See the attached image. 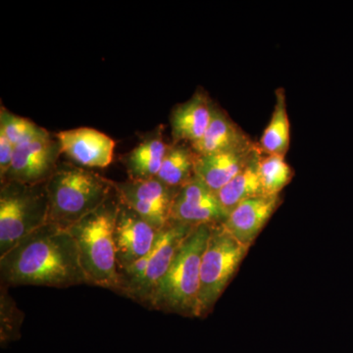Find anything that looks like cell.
Returning <instances> with one entry per match:
<instances>
[{"label": "cell", "instance_id": "obj_11", "mask_svg": "<svg viewBox=\"0 0 353 353\" xmlns=\"http://www.w3.org/2000/svg\"><path fill=\"white\" fill-rule=\"evenodd\" d=\"M160 231L119 201L114 228L119 272L150 254Z\"/></svg>", "mask_w": 353, "mask_h": 353}, {"label": "cell", "instance_id": "obj_9", "mask_svg": "<svg viewBox=\"0 0 353 353\" xmlns=\"http://www.w3.org/2000/svg\"><path fill=\"white\" fill-rule=\"evenodd\" d=\"M196 226L170 222L158 234L150 253L145 274L125 290V296L141 303H150L155 288L166 275L183 241Z\"/></svg>", "mask_w": 353, "mask_h": 353}, {"label": "cell", "instance_id": "obj_14", "mask_svg": "<svg viewBox=\"0 0 353 353\" xmlns=\"http://www.w3.org/2000/svg\"><path fill=\"white\" fill-rule=\"evenodd\" d=\"M279 201V196L252 197L236 206L222 225L239 243L250 248L275 212Z\"/></svg>", "mask_w": 353, "mask_h": 353}, {"label": "cell", "instance_id": "obj_15", "mask_svg": "<svg viewBox=\"0 0 353 353\" xmlns=\"http://www.w3.org/2000/svg\"><path fill=\"white\" fill-rule=\"evenodd\" d=\"M213 105L203 90H196L189 101L176 105L170 115L173 143L192 145L199 141L208 130Z\"/></svg>", "mask_w": 353, "mask_h": 353}, {"label": "cell", "instance_id": "obj_16", "mask_svg": "<svg viewBox=\"0 0 353 353\" xmlns=\"http://www.w3.org/2000/svg\"><path fill=\"white\" fill-rule=\"evenodd\" d=\"M253 143H255L228 114L214 104L208 130L203 137L190 148L196 155H206L241 150Z\"/></svg>", "mask_w": 353, "mask_h": 353}, {"label": "cell", "instance_id": "obj_10", "mask_svg": "<svg viewBox=\"0 0 353 353\" xmlns=\"http://www.w3.org/2000/svg\"><path fill=\"white\" fill-rule=\"evenodd\" d=\"M227 217L215 192L194 176L176 192L170 222L190 226L215 225L222 224Z\"/></svg>", "mask_w": 353, "mask_h": 353}, {"label": "cell", "instance_id": "obj_22", "mask_svg": "<svg viewBox=\"0 0 353 353\" xmlns=\"http://www.w3.org/2000/svg\"><path fill=\"white\" fill-rule=\"evenodd\" d=\"M0 132L14 145L17 146L37 138L48 131L27 118L20 117L1 106L0 108Z\"/></svg>", "mask_w": 353, "mask_h": 353}, {"label": "cell", "instance_id": "obj_8", "mask_svg": "<svg viewBox=\"0 0 353 353\" xmlns=\"http://www.w3.org/2000/svg\"><path fill=\"white\" fill-rule=\"evenodd\" d=\"M61 148L57 137L50 132L16 146L10 169L1 183L18 182L26 185L46 183L57 171Z\"/></svg>", "mask_w": 353, "mask_h": 353}, {"label": "cell", "instance_id": "obj_5", "mask_svg": "<svg viewBox=\"0 0 353 353\" xmlns=\"http://www.w3.org/2000/svg\"><path fill=\"white\" fill-rule=\"evenodd\" d=\"M48 223H50V201L46 183L37 185L1 183L0 256Z\"/></svg>", "mask_w": 353, "mask_h": 353}, {"label": "cell", "instance_id": "obj_20", "mask_svg": "<svg viewBox=\"0 0 353 353\" xmlns=\"http://www.w3.org/2000/svg\"><path fill=\"white\" fill-rule=\"evenodd\" d=\"M196 153L185 143H172L167 148L157 179L172 189H180L194 176Z\"/></svg>", "mask_w": 353, "mask_h": 353}, {"label": "cell", "instance_id": "obj_19", "mask_svg": "<svg viewBox=\"0 0 353 353\" xmlns=\"http://www.w3.org/2000/svg\"><path fill=\"white\" fill-rule=\"evenodd\" d=\"M261 155L255 158L233 180L216 192L218 201L228 215L241 202L252 197L264 196L259 172V162Z\"/></svg>", "mask_w": 353, "mask_h": 353}, {"label": "cell", "instance_id": "obj_4", "mask_svg": "<svg viewBox=\"0 0 353 353\" xmlns=\"http://www.w3.org/2000/svg\"><path fill=\"white\" fill-rule=\"evenodd\" d=\"M212 225L192 229L166 275L155 288L148 305L157 310L199 317L202 254Z\"/></svg>", "mask_w": 353, "mask_h": 353}, {"label": "cell", "instance_id": "obj_6", "mask_svg": "<svg viewBox=\"0 0 353 353\" xmlns=\"http://www.w3.org/2000/svg\"><path fill=\"white\" fill-rule=\"evenodd\" d=\"M222 224L212 225L202 254L199 316L208 313L227 287L248 252Z\"/></svg>", "mask_w": 353, "mask_h": 353}, {"label": "cell", "instance_id": "obj_2", "mask_svg": "<svg viewBox=\"0 0 353 353\" xmlns=\"http://www.w3.org/2000/svg\"><path fill=\"white\" fill-rule=\"evenodd\" d=\"M118 197V196H117ZM118 202L103 206L68 228L75 240L88 284L119 292L121 276L116 254L114 228Z\"/></svg>", "mask_w": 353, "mask_h": 353}, {"label": "cell", "instance_id": "obj_3", "mask_svg": "<svg viewBox=\"0 0 353 353\" xmlns=\"http://www.w3.org/2000/svg\"><path fill=\"white\" fill-rule=\"evenodd\" d=\"M50 223L68 229L111 199L114 183L81 166L62 164L46 182Z\"/></svg>", "mask_w": 353, "mask_h": 353}, {"label": "cell", "instance_id": "obj_7", "mask_svg": "<svg viewBox=\"0 0 353 353\" xmlns=\"http://www.w3.org/2000/svg\"><path fill=\"white\" fill-rule=\"evenodd\" d=\"M114 187L119 201L155 229L160 231L170 223L172 204L179 189H172L157 178L129 179L114 183Z\"/></svg>", "mask_w": 353, "mask_h": 353}, {"label": "cell", "instance_id": "obj_1", "mask_svg": "<svg viewBox=\"0 0 353 353\" xmlns=\"http://www.w3.org/2000/svg\"><path fill=\"white\" fill-rule=\"evenodd\" d=\"M1 287L65 289L88 284L78 246L68 229L48 223L0 256Z\"/></svg>", "mask_w": 353, "mask_h": 353}, {"label": "cell", "instance_id": "obj_23", "mask_svg": "<svg viewBox=\"0 0 353 353\" xmlns=\"http://www.w3.org/2000/svg\"><path fill=\"white\" fill-rule=\"evenodd\" d=\"M22 317L19 309L16 307L13 299L8 294H1V341H13L19 336Z\"/></svg>", "mask_w": 353, "mask_h": 353}, {"label": "cell", "instance_id": "obj_21", "mask_svg": "<svg viewBox=\"0 0 353 353\" xmlns=\"http://www.w3.org/2000/svg\"><path fill=\"white\" fill-rule=\"evenodd\" d=\"M285 157L263 153L260 157L259 172L264 196H279L294 176Z\"/></svg>", "mask_w": 353, "mask_h": 353}, {"label": "cell", "instance_id": "obj_12", "mask_svg": "<svg viewBox=\"0 0 353 353\" xmlns=\"http://www.w3.org/2000/svg\"><path fill=\"white\" fill-rule=\"evenodd\" d=\"M63 154L78 166L105 168L112 162L115 141L92 128H76L57 134Z\"/></svg>", "mask_w": 353, "mask_h": 353}, {"label": "cell", "instance_id": "obj_13", "mask_svg": "<svg viewBox=\"0 0 353 353\" xmlns=\"http://www.w3.org/2000/svg\"><path fill=\"white\" fill-rule=\"evenodd\" d=\"M260 154L262 152L259 143L231 152L196 154L194 176L216 194Z\"/></svg>", "mask_w": 353, "mask_h": 353}, {"label": "cell", "instance_id": "obj_18", "mask_svg": "<svg viewBox=\"0 0 353 353\" xmlns=\"http://www.w3.org/2000/svg\"><path fill=\"white\" fill-rule=\"evenodd\" d=\"M290 125L285 90H276V104L270 122L265 128L259 143L263 154L285 157L290 148Z\"/></svg>", "mask_w": 353, "mask_h": 353}, {"label": "cell", "instance_id": "obj_24", "mask_svg": "<svg viewBox=\"0 0 353 353\" xmlns=\"http://www.w3.org/2000/svg\"><path fill=\"white\" fill-rule=\"evenodd\" d=\"M16 146L0 132V178H3L10 169Z\"/></svg>", "mask_w": 353, "mask_h": 353}, {"label": "cell", "instance_id": "obj_17", "mask_svg": "<svg viewBox=\"0 0 353 353\" xmlns=\"http://www.w3.org/2000/svg\"><path fill=\"white\" fill-rule=\"evenodd\" d=\"M168 146L165 143L161 130L143 139L125 157L130 179L157 178Z\"/></svg>", "mask_w": 353, "mask_h": 353}]
</instances>
